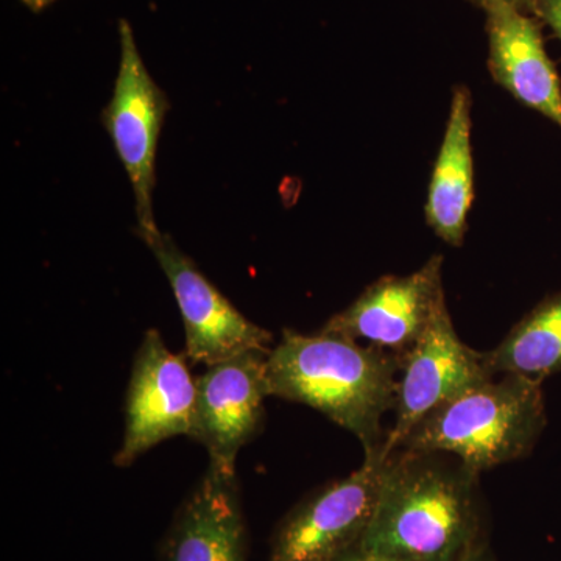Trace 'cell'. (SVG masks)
<instances>
[{
  "mask_svg": "<svg viewBox=\"0 0 561 561\" xmlns=\"http://www.w3.org/2000/svg\"><path fill=\"white\" fill-rule=\"evenodd\" d=\"M359 549L382 561L478 559L486 552L478 472L448 454H391Z\"/></svg>",
  "mask_w": 561,
  "mask_h": 561,
  "instance_id": "obj_1",
  "label": "cell"
},
{
  "mask_svg": "<svg viewBox=\"0 0 561 561\" xmlns=\"http://www.w3.org/2000/svg\"><path fill=\"white\" fill-rule=\"evenodd\" d=\"M401 357L345 335L284 330L267 356L271 397L309 405L356 435L365 456L381 451L382 420L393 411Z\"/></svg>",
  "mask_w": 561,
  "mask_h": 561,
  "instance_id": "obj_2",
  "label": "cell"
},
{
  "mask_svg": "<svg viewBox=\"0 0 561 561\" xmlns=\"http://www.w3.org/2000/svg\"><path fill=\"white\" fill-rule=\"evenodd\" d=\"M545 423L541 383L501 375L431 413L400 449L448 454L481 474L526 456Z\"/></svg>",
  "mask_w": 561,
  "mask_h": 561,
  "instance_id": "obj_3",
  "label": "cell"
},
{
  "mask_svg": "<svg viewBox=\"0 0 561 561\" xmlns=\"http://www.w3.org/2000/svg\"><path fill=\"white\" fill-rule=\"evenodd\" d=\"M387 460L365 456L359 470L301 501L279 524L268 561H342L359 549L381 493Z\"/></svg>",
  "mask_w": 561,
  "mask_h": 561,
  "instance_id": "obj_4",
  "label": "cell"
},
{
  "mask_svg": "<svg viewBox=\"0 0 561 561\" xmlns=\"http://www.w3.org/2000/svg\"><path fill=\"white\" fill-rule=\"evenodd\" d=\"M121 62L113 98L103 110V127L135 194L140 239L160 232L153 217V190L157 184L158 140L165 114L171 108L168 95L151 79L140 58L135 33L127 21H119Z\"/></svg>",
  "mask_w": 561,
  "mask_h": 561,
  "instance_id": "obj_5",
  "label": "cell"
},
{
  "mask_svg": "<svg viewBox=\"0 0 561 561\" xmlns=\"http://www.w3.org/2000/svg\"><path fill=\"white\" fill-rule=\"evenodd\" d=\"M486 353L460 341L448 308L401 359L393 426L381 449L383 459L401 448L416 426L468 390L494 379Z\"/></svg>",
  "mask_w": 561,
  "mask_h": 561,
  "instance_id": "obj_6",
  "label": "cell"
},
{
  "mask_svg": "<svg viewBox=\"0 0 561 561\" xmlns=\"http://www.w3.org/2000/svg\"><path fill=\"white\" fill-rule=\"evenodd\" d=\"M197 382L186 357L172 353L160 331L144 334L125 398V431L114 463L130 467L142 454L169 438L190 437Z\"/></svg>",
  "mask_w": 561,
  "mask_h": 561,
  "instance_id": "obj_7",
  "label": "cell"
},
{
  "mask_svg": "<svg viewBox=\"0 0 561 561\" xmlns=\"http://www.w3.org/2000/svg\"><path fill=\"white\" fill-rule=\"evenodd\" d=\"M171 284L192 364H219L247 351L271 353L272 332L247 319L181 251L171 236L144 239Z\"/></svg>",
  "mask_w": 561,
  "mask_h": 561,
  "instance_id": "obj_8",
  "label": "cell"
},
{
  "mask_svg": "<svg viewBox=\"0 0 561 561\" xmlns=\"http://www.w3.org/2000/svg\"><path fill=\"white\" fill-rule=\"evenodd\" d=\"M267 356L247 351L209 365L197 382L190 437L208 451L210 467L236 474V459L256 437L264 421V402L271 397Z\"/></svg>",
  "mask_w": 561,
  "mask_h": 561,
  "instance_id": "obj_9",
  "label": "cell"
},
{
  "mask_svg": "<svg viewBox=\"0 0 561 561\" xmlns=\"http://www.w3.org/2000/svg\"><path fill=\"white\" fill-rule=\"evenodd\" d=\"M442 268L443 257L434 256L412 275L383 276L321 331L365 342L402 359L446 308Z\"/></svg>",
  "mask_w": 561,
  "mask_h": 561,
  "instance_id": "obj_10",
  "label": "cell"
},
{
  "mask_svg": "<svg viewBox=\"0 0 561 561\" xmlns=\"http://www.w3.org/2000/svg\"><path fill=\"white\" fill-rule=\"evenodd\" d=\"M486 13L491 77L516 101L561 128V81L542 43L540 21L513 7Z\"/></svg>",
  "mask_w": 561,
  "mask_h": 561,
  "instance_id": "obj_11",
  "label": "cell"
},
{
  "mask_svg": "<svg viewBox=\"0 0 561 561\" xmlns=\"http://www.w3.org/2000/svg\"><path fill=\"white\" fill-rule=\"evenodd\" d=\"M247 530L238 478L206 468L176 512L162 561H247Z\"/></svg>",
  "mask_w": 561,
  "mask_h": 561,
  "instance_id": "obj_12",
  "label": "cell"
},
{
  "mask_svg": "<svg viewBox=\"0 0 561 561\" xmlns=\"http://www.w3.org/2000/svg\"><path fill=\"white\" fill-rule=\"evenodd\" d=\"M471 103L468 88H454L445 138L432 171L424 213L435 234L453 247L463 243L474 198Z\"/></svg>",
  "mask_w": 561,
  "mask_h": 561,
  "instance_id": "obj_13",
  "label": "cell"
},
{
  "mask_svg": "<svg viewBox=\"0 0 561 561\" xmlns=\"http://www.w3.org/2000/svg\"><path fill=\"white\" fill-rule=\"evenodd\" d=\"M494 375H516L542 383L561 371V291L538 305L486 353Z\"/></svg>",
  "mask_w": 561,
  "mask_h": 561,
  "instance_id": "obj_14",
  "label": "cell"
},
{
  "mask_svg": "<svg viewBox=\"0 0 561 561\" xmlns=\"http://www.w3.org/2000/svg\"><path fill=\"white\" fill-rule=\"evenodd\" d=\"M531 16L549 25L561 41V0H535Z\"/></svg>",
  "mask_w": 561,
  "mask_h": 561,
  "instance_id": "obj_15",
  "label": "cell"
},
{
  "mask_svg": "<svg viewBox=\"0 0 561 561\" xmlns=\"http://www.w3.org/2000/svg\"><path fill=\"white\" fill-rule=\"evenodd\" d=\"M474 5H478L479 9L486 11L491 9V7L497 5H507L513 7V9H518L522 11H526V13L531 14V9H534L535 0H471Z\"/></svg>",
  "mask_w": 561,
  "mask_h": 561,
  "instance_id": "obj_16",
  "label": "cell"
},
{
  "mask_svg": "<svg viewBox=\"0 0 561 561\" xmlns=\"http://www.w3.org/2000/svg\"><path fill=\"white\" fill-rule=\"evenodd\" d=\"M28 10L39 13V11L46 10L47 7L51 5L55 0H21Z\"/></svg>",
  "mask_w": 561,
  "mask_h": 561,
  "instance_id": "obj_17",
  "label": "cell"
},
{
  "mask_svg": "<svg viewBox=\"0 0 561 561\" xmlns=\"http://www.w3.org/2000/svg\"><path fill=\"white\" fill-rule=\"evenodd\" d=\"M342 561H382L378 559H373V557L365 556L364 552H360V549H356V551L351 552L350 556H346Z\"/></svg>",
  "mask_w": 561,
  "mask_h": 561,
  "instance_id": "obj_18",
  "label": "cell"
},
{
  "mask_svg": "<svg viewBox=\"0 0 561 561\" xmlns=\"http://www.w3.org/2000/svg\"><path fill=\"white\" fill-rule=\"evenodd\" d=\"M472 561H494V560L491 559L489 551H486L485 553H482V556H479L478 559H474Z\"/></svg>",
  "mask_w": 561,
  "mask_h": 561,
  "instance_id": "obj_19",
  "label": "cell"
}]
</instances>
